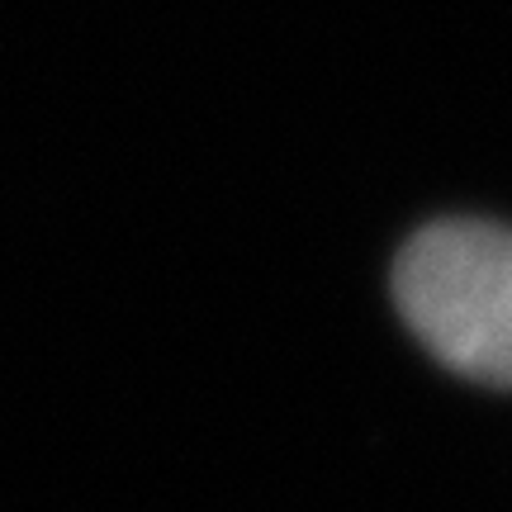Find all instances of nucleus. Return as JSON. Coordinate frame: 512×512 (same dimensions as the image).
I'll use <instances>...</instances> for the list:
<instances>
[{
  "label": "nucleus",
  "instance_id": "1",
  "mask_svg": "<svg viewBox=\"0 0 512 512\" xmlns=\"http://www.w3.org/2000/svg\"><path fill=\"white\" fill-rule=\"evenodd\" d=\"M403 318L427 351L479 384L512 389V228L432 223L394 271Z\"/></svg>",
  "mask_w": 512,
  "mask_h": 512
}]
</instances>
